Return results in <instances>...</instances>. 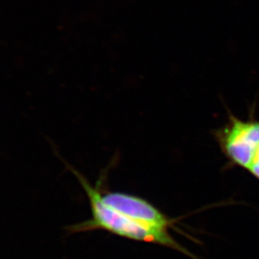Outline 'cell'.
I'll return each mask as SVG.
<instances>
[{"instance_id": "obj_1", "label": "cell", "mask_w": 259, "mask_h": 259, "mask_svg": "<svg viewBox=\"0 0 259 259\" xmlns=\"http://www.w3.org/2000/svg\"><path fill=\"white\" fill-rule=\"evenodd\" d=\"M78 179L91 205L92 217L68 226L70 233L105 231L130 240L156 244L198 259L174 239L171 230L175 221L147 200L119 191H102L75 168L66 164Z\"/></svg>"}, {"instance_id": "obj_2", "label": "cell", "mask_w": 259, "mask_h": 259, "mask_svg": "<svg viewBox=\"0 0 259 259\" xmlns=\"http://www.w3.org/2000/svg\"><path fill=\"white\" fill-rule=\"evenodd\" d=\"M213 136L231 163L259 180V120L254 117L243 120L231 113Z\"/></svg>"}]
</instances>
